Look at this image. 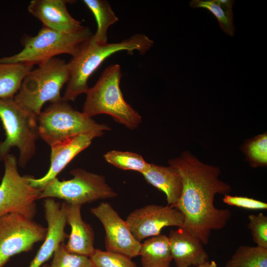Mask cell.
Wrapping results in <instances>:
<instances>
[{
  "instance_id": "9c48e42d",
  "label": "cell",
  "mask_w": 267,
  "mask_h": 267,
  "mask_svg": "<svg viewBox=\"0 0 267 267\" xmlns=\"http://www.w3.org/2000/svg\"><path fill=\"white\" fill-rule=\"evenodd\" d=\"M4 172L0 184V216L10 213L33 219L37 212L36 201L41 189L33 187L30 176H22L15 156L8 154L4 160Z\"/></svg>"
},
{
  "instance_id": "f1b7e54d",
  "label": "cell",
  "mask_w": 267,
  "mask_h": 267,
  "mask_svg": "<svg viewBox=\"0 0 267 267\" xmlns=\"http://www.w3.org/2000/svg\"><path fill=\"white\" fill-rule=\"evenodd\" d=\"M222 201L228 205L248 210H262L267 209V203L247 197L226 194L224 195Z\"/></svg>"
},
{
  "instance_id": "d6986e66",
  "label": "cell",
  "mask_w": 267,
  "mask_h": 267,
  "mask_svg": "<svg viewBox=\"0 0 267 267\" xmlns=\"http://www.w3.org/2000/svg\"><path fill=\"white\" fill-rule=\"evenodd\" d=\"M143 267H170L172 261L168 236L164 234L147 238L139 252Z\"/></svg>"
},
{
  "instance_id": "6da1fadb",
  "label": "cell",
  "mask_w": 267,
  "mask_h": 267,
  "mask_svg": "<svg viewBox=\"0 0 267 267\" xmlns=\"http://www.w3.org/2000/svg\"><path fill=\"white\" fill-rule=\"evenodd\" d=\"M168 163L178 171L182 179L181 194L174 207L184 217L182 227L207 245L212 231L225 227L231 217L229 209L214 205L216 195L229 194L231 187L219 178L218 168L203 163L189 152Z\"/></svg>"
},
{
  "instance_id": "7402d4cb",
  "label": "cell",
  "mask_w": 267,
  "mask_h": 267,
  "mask_svg": "<svg viewBox=\"0 0 267 267\" xmlns=\"http://www.w3.org/2000/svg\"><path fill=\"white\" fill-rule=\"evenodd\" d=\"M83 2L92 12L97 23V30L92 40L99 44L107 43L108 29L119 20L118 17L107 0H84Z\"/></svg>"
},
{
  "instance_id": "603a6c76",
  "label": "cell",
  "mask_w": 267,
  "mask_h": 267,
  "mask_svg": "<svg viewBox=\"0 0 267 267\" xmlns=\"http://www.w3.org/2000/svg\"><path fill=\"white\" fill-rule=\"evenodd\" d=\"M224 267H267V249L241 245Z\"/></svg>"
},
{
  "instance_id": "5bb4252c",
  "label": "cell",
  "mask_w": 267,
  "mask_h": 267,
  "mask_svg": "<svg viewBox=\"0 0 267 267\" xmlns=\"http://www.w3.org/2000/svg\"><path fill=\"white\" fill-rule=\"evenodd\" d=\"M44 207L47 223V232L43 243L29 267H40L47 261L58 247L68 238L65 231L67 223L66 202L62 204L51 198H46Z\"/></svg>"
},
{
  "instance_id": "cb8c5ba5",
  "label": "cell",
  "mask_w": 267,
  "mask_h": 267,
  "mask_svg": "<svg viewBox=\"0 0 267 267\" xmlns=\"http://www.w3.org/2000/svg\"><path fill=\"white\" fill-rule=\"evenodd\" d=\"M103 156L108 163L123 170L135 171L142 174L149 165L141 155L130 151L111 150Z\"/></svg>"
},
{
  "instance_id": "d4e9b609",
  "label": "cell",
  "mask_w": 267,
  "mask_h": 267,
  "mask_svg": "<svg viewBox=\"0 0 267 267\" xmlns=\"http://www.w3.org/2000/svg\"><path fill=\"white\" fill-rule=\"evenodd\" d=\"M89 258L93 267H137L130 257L107 250L95 249Z\"/></svg>"
},
{
  "instance_id": "9a60e30c",
  "label": "cell",
  "mask_w": 267,
  "mask_h": 267,
  "mask_svg": "<svg viewBox=\"0 0 267 267\" xmlns=\"http://www.w3.org/2000/svg\"><path fill=\"white\" fill-rule=\"evenodd\" d=\"M69 0H33L28 10L40 20L43 26L62 32L76 31L83 26L67 10L66 4L73 3Z\"/></svg>"
},
{
  "instance_id": "44dd1931",
  "label": "cell",
  "mask_w": 267,
  "mask_h": 267,
  "mask_svg": "<svg viewBox=\"0 0 267 267\" xmlns=\"http://www.w3.org/2000/svg\"><path fill=\"white\" fill-rule=\"evenodd\" d=\"M232 0H193L190 6L193 8L208 10L217 19L222 30L228 36L233 37L236 31L234 26Z\"/></svg>"
},
{
  "instance_id": "4fadbf2b",
  "label": "cell",
  "mask_w": 267,
  "mask_h": 267,
  "mask_svg": "<svg viewBox=\"0 0 267 267\" xmlns=\"http://www.w3.org/2000/svg\"><path fill=\"white\" fill-rule=\"evenodd\" d=\"M104 134V131H95L73 136L51 145L50 165L47 173L39 178L30 176L31 184L42 190L50 181L57 178V176L78 154L89 146L93 139Z\"/></svg>"
},
{
  "instance_id": "8992f818",
  "label": "cell",
  "mask_w": 267,
  "mask_h": 267,
  "mask_svg": "<svg viewBox=\"0 0 267 267\" xmlns=\"http://www.w3.org/2000/svg\"><path fill=\"white\" fill-rule=\"evenodd\" d=\"M37 116L20 106L13 99L0 98V120L5 138L0 142V161L13 147L19 150L18 164L24 167L36 152L39 136Z\"/></svg>"
},
{
  "instance_id": "484cf974",
  "label": "cell",
  "mask_w": 267,
  "mask_h": 267,
  "mask_svg": "<svg viewBox=\"0 0 267 267\" xmlns=\"http://www.w3.org/2000/svg\"><path fill=\"white\" fill-rule=\"evenodd\" d=\"M50 267H93L88 257L69 252L61 243L53 255Z\"/></svg>"
},
{
  "instance_id": "7c38bea8",
  "label": "cell",
  "mask_w": 267,
  "mask_h": 267,
  "mask_svg": "<svg viewBox=\"0 0 267 267\" xmlns=\"http://www.w3.org/2000/svg\"><path fill=\"white\" fill-rule=\"evenodd\" d=\"M90 210L104 228L106 250L121 253L131 258L139 256L141 242L134 238L126 221L110 204L102 202Z\"/></svg>"
},
{
  "instance_id": "2e32d148",
  "label": "cell",
  "mask_w": 267,
  "mask_h": 267,
  "mask_svg": "<svg viewBox=\"0 0 267 267\" xmlns=\"http://www.w3.org/2000/svg\"><path fill=\"white\" fill-rule=\"evenodd\" d=\"M168 238L172 260L177 267H197L208 261L201 240L184 228L171 230Z\"/></svg>"
},
{
  "instance_id": "277c9868",
  "label": "cell",
  "mask_w": 267,
  "mask_h": 267,
  "mask_svg": "<svg viewBox=\"0 0 267 267\" xmlns=\"http://www.w3.org/2000/svg\"><path fill=\"white\" fill-rule=\"evenodd\" d=\"M69 77L67 63L54 57L26 75L13 99L24 109L38 117L45 103L62 99L60 90Z\"/></svg>"
},
{
  "instance_id": "83f0119b",
  "label": "cell",
  "mask_w": 267,
  "mask_h": 267,
  "mask_svg": "<svg viewBox=\"0 0 267 267\" xmlns=\"http://www.w3.org/2000/svg\"><path fill=\"white\" fill-rule=\"evenodd\" d=\"M246 152L253 166L267 165V134L259 135L250 141L246 145Z\"/></svg>"
},
{
  "instance_id": "30bf717a",
  "label": "cell",
  "mask_w": 267,
  "mask_h": 267,
  "mask_svg": "<svg viewBox=\"0 0 267 267\" xmlns=\"http://www.w3.org/2000/svg\"><path fill=\"white\" fill-rule=\"evenodd\" d=\"M47 228L20 214L0 216V267L13 256L31 250L44 240Z\"/></svg>"
},
{
  "instance_id": "ffe728a7",
  "label": "cell",
  "mask_w": 267,
  "mask_h": 267,
  "mask_svg": "<svg viewBox=\"0 0 267 267\" xmlns=\"http://www.w3.org/2000/svg\"><path fill=\"white\" fill-rule=\"evenodd\" d=\"M33 67L28 63L0 62V98L13 99L24 78Z\"/></svg>"
},
{
  "instance_id": "f546056e",
  "label": "cell",
  "mask_w": 267,
  "mask_h": 267,
  "mask_svg": "<svg viewBox=\"0 0 267 267\" xmlns=\"http://www.w3.org/2000/svg\"><path fill=\"white\" fill-rule=\"evenodd\" d=\"M197 267H217V264L214 261H207L197 266Z\"/></svg>"
},
{
  "instance_id": "7a4b0ae2",
  "label": "cell",
  "mask_w": 267,
  "mask_h": 267,
  "mask_svg": "<svg viewBox=\"0 0 267 267\" xmlns=\"http://www.w3.org/2000/svg\"><path fill=\"white\" fill-rule=\"evenodd\" d=\"M153 44V41L143 34H136L120 42L105 44H97L91 37L80 45L67 63L70 77L62 99L74 101L79 95L86 93L89 88V79L110 55L121 51L129 54L138 51L143 54Z\"/></svg>"
},
{
  "instance_id": "4dcf8cb0",
  "label": "cell",
  "mask_w": 267,
  "mask_h": 267,
  "mask_svg": "<svg viewBox=\"0 0 267 267\" xmlns=\"http://www.w3.org/2000/svg\"><path fill=\"white\" fill-rule=\"evenodd\" d=\"M43 267H50L49 266L47 265H44Z\"/></svg>"
},
{
  "instance_id": "4316f807",
  "label": "cell",
  "mask_w": 267,
  "mask_h": 267,
  "mask_svg": "<svg viewBox=\"0 0 267 267\" xmlns=\"http://www.w3.org/2000/svg\"><path fill=\"white\" fill-rule=\"evenodd\" d=\"M248 229L253 241L257 246L267 249V217L262 213L250 215L248 217Z\"/></svg>"
},
{
  "instance_id": "5b68a950",
  "label": "cell",
  "mask_w": 267,
  "mask_h": 267,
  "mask_svg": "<svg viewBox=\"0 0 267 267\" xmlns=\"http://www.w3.org/2000/svg\"><path fill=\"white\" fill-rule=\"evenodd\" d=\"M89 28L82 26L71 32H62L43 26L35 36L25 35L21 39L23 49L10 56L0 58V62L41 65L55 56L68 54L73 56L80 45L90 38Z\"/></svg>"
},
{
  "instance_id": "52a82bcc",
  "label": "cell",
  "mask_w": 267,
  "mask_h": 267,
  "mask_svg": "<svg viewBox=\"0 0 267 267\" xmlns=\"http://www.w3.org/2000/svg\"><path fill=\"white\" fill-rule=\"evenodd\" d=\"M39 136L50 146L81 134L95 131H110L107 125L97 123L68 101L50 103L37 117Z\"/></svg>"
},
{
  "instance_id": "8fae6325",
  "label": "cell",
  "mask_w": 267,
  "mask_h": 267,
  "mask_svg": "<svg viewBox=\"0 0 267 267\" xmlns=\"http://www.w3.org/2000/svg\"><path fill=\"white\" fill-rule=\"evenodd\" d=\"M126 222L134 238L141 242L160 234L165 227H182L184 217L173 206L149 204L132 212Z\"/></svg>"
},
{
  "instance_id": "3957f363",
  "label": "cell",
  "mask_w": 267,
  "mask_h": 267,
  "mask_svg": "<svg viewBox=\"0 0 267 267\" xmlns=\"http://www.w3.org/2000/svg\"><path fill=\"white\" fill-rule=\"evenodd\" d=\"M122 77L119 64L105 68L95 84L86 93L83 112L90 118L107 114L128 129L134 130L141 123L142 118L124 98L120 88Z\"/></svg>"
},
{
  "instance_id": "ac0fdd59",
  "label": "cell",
  "mask_w": 267,
  "mask_h": 267,
  "mask_svg": "<svg viewBox=\"0 0 267 267\" xmlns=\"http://www.w3.org/2000/svg\"><path fill=\"white\" fill-rule=\"evenodd\" d=\"M141 174L147 182L165 193L168 205L175 207L182 190L181 178L176 168L149 163Z\"/></svg>"
},
{
  "instance_id": "e0dca14e",
  "label": "cell",
  "mask_w": 267,
  "mask_h": 267,
  "mask_svg": "<svg viewBox=\"0 0 267 267\" xmlns=\"http://www.w3.org/2000/svg\"><path fill=\"white\" fill-rule=\"evenodd\" d=\"M81 206L66 202L67 223L71 232L65 247L70 253L89 257L95 249L94 233L91 225L83 220Z\"/></svg>"
},
{
  "instance_id": "ba28073f",
  "label": "cell",
  "mask_w": 267,
  "mask_h": 267,
  "mask_svg": "<svg viewBox=\"0 0 267 267\" xmlns=\"http://www.w3.org/2000/svg\"><path fill=\"white\" fill-rule=\"evenodd\" d=\"M73 178L59 180L56 178L41 190L39 198H57L69 204L82 205L100 199L114 198L117 193L101 175L76 168L70 172Z\"/></svg>"
}]
</instances>
